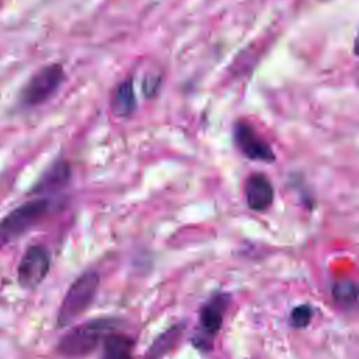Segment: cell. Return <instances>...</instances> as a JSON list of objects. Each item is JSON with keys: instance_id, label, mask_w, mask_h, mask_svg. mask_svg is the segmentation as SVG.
Listing matches in <instances>:
<instances>
[{"instance_id": "6da1fadb", "label": "cell", "mask_w": 359, "mask_h": 359, "mask_svg": "<svg viewBox=\"0 0 359 359\" xmlns=\"http://www.w3.org/2000/svg\"><path fill=\"white\" fill-rule=\"evenodd\" d=\"M118 321L111 317L93 318L69 330L57 344V352L69 358L86 356L97 349L104 339L114 332Z\"/></svg>"}, {"instance_id": "7a4b0ae2", "label": "cell", "mask_w": 359, "mask_h": 359, "mask_svg": "<svg viewBox=\"0 0 359 359\" xmlns=\"http://www.w3.org/2000/svg\"><path fill=\"white\" fill-rule=\"evenodd\" d=\"M100 286V275L95 271L83 272L67 289L57 310L56 325L65 328L80 317L94 302Z\"/></svg>"}, {"instance_id": "3957f363", "label": "cell", "mask_w": 359, "mask_h": 359, "mask_svg": "<svg viewBox=\"0 0 359 359\" xmlns=\"http://www.w3.org/2000/svg\"><path fill=\"white\" fill-rule=\"evenodd\" d=\"M49 210L50 202L45 198L31 199L10 210L0 220V248L28 233L45 219Z\"/></svg>"}, {"instance_id": "277c9868", "label": "cell", "mask_w": 359, "mask_h": 359, "mask_svg": "<svg viewBox=\"0 0 359 359\" xmlns=\"http://www.w3.org/2000/svg\"><path fill=\"white\" fill-rule=\"evenodd\" d=\"M65 80L63 66L50 63L36 70L24 84L20 93V104L22 107H38L48 101L62 86Z\"/></svg>"}, {"instance_id": "5b68a950", "label": "cell", "mask_w": 359, "mask_h": 359, "mask_svg": "<svg viewBox=\"0 0 359 359\" xmlns=\"http://www.w3.org/2000/svg\"><path fill=\"white\" fill-rule=\"evenodd\" d=\"M230 296L227 293L213 294L199 310V337L194 344L199 348H209L213 338L220 331Z\"/></svg>"}, {"instance_id": "8992f818", "label": "cell", "mask_w": 359, "mask_h": 359, "mask_svg": "<svg viewBox=\"0 0 359 359\" xmlns=\"http://www.w3.org/2000/svg\"><path fill=\"white\" fill-rule=\"evenodd\" d=\"M50 266V254L46 247L35 244L29 245L18 264V283L21 287L35 289L46 278Z\"/></svg>"}, {"instance_id": "52a82bcc", "label": "cell", "mask_w": 359, "mask_h": 359, "mask_svg": "<svg viewBox=\"0 0 359 359\" xmlns=\"http://www.w3.org/2000/svg\"><path fill=\"white\" fill-rule=\"evenodd\" d=\"M233 139L237 149L248 160L262 161L268 164L276 160L272 147L255 132L252 125H250L244 119H240L234 123Z\"/></svg>"}, {"instance_id": "ba28073f", "label": "cell", "mask_w": 359, "mask_h": 359, "mask_svg": "<svg viewBox=\"0 0 359 359\" xmlns=\"http://www.w3.org/2000/svg\"><path fill=\"white\" fill-rule=\"evenodd\" d=\"M244 195L250 209L262 212L273 202V187L269 178L262 172L251 174L244 184Z\"/></svg>"}, {"instance_id": "9c48e42d", "label": "cell", "mask_w": 359, "mask_h": 359, "mask_svg": "<svg viewBox=\"0 0 359 359\" xmlns=\"http://www.w3.org/2000/svg\"><path fill=\"white\" fill-rule=\"evenodd\" d=\"M136 108V97L133 90L132 79L121 81L112 93L111 97V111L115 116L128 118L133 114Z\"/></svg>"}, {"instance_id": "30bf717a", "label": "cell", "mask_w": 359, "mask_h": 359, "mask_svg": "<svg viewBox=\"0 0 359 359\" xmlns=\"http://www.w3.org/2000/svg\"><path fill=\"white\" fill-rule=\"evenodd\" d=\"M102 345L101 359H132L135 342L128 335L111 332Z\"/></svg>"}, {"instance_id": "8fae6325", "label": "cell", "mask_w": 359, "mask_h": 359, "mask_svg": "<svg viewBox=\"0 0 359 359\" xmlns=\"http://www.w3.org/2000/svg\"><path fill=\"white\" fill-rule=\"evenodd\" d=\"M70 177V170L66 163H56L53 164L41 178V181L34 188L35 192L49 191V189H57L59 187H63V184L67 182Z\"/></svg>"}, {"instance_id": "7c38bea8", "label": "cell", "mask_w": 359, "mask_h": 359, "mask_svg": "<svg viewBox=\"0 0 359 359\" xmlns=\"http://www.w3.org/2000/svg\"><path fill=\"white\" fill-rule=\"evenodd\" d=\"M334 299L342 304H351L356 300L358 296V287L355 283L349 280H339L334 285L332 289Z\"/></svg>"}, {"instance_id": "4fadbf2b", "label": "cell", "mask_w": 359, "mask_h": 359, "mask_svg": "<svg viewBox=\"0 0 359 359\" xmlns=\"http://www.w3.org/2000/svg\"><path fill=\"white\" fill-rule=\"evenodd\" d=\"M313 317V310L309 304H300L290 311L289 324L293 328H306Z\"/></svg>"}, {"instance_id": "5bb4252c", "label": "cell", "mask_w": 359, "mask_h": 359, "mask_svg": "<svg viewBox=\"0 0 359 359\" xmlns=\"http://www.w3.org/2000/svg\"><path fill=\"white\" fill-rule=\"evenodd\" d=\"M160 81H158V79H146L144 81H143V91H144V94L147 95V97H150V95H153L156 91H157V88H158V84Z\"/></svg>"}, {"instance_id": "9a60e30c", "label": "cell", "mask_w": 359, "mask_h": 359, "mask_svg": "<svg viewBox=\"0 0 359 359\" xmlns=\"http://www.w3.org/2000/svg\"><path fill=\"white\" fill-rule=\"evenodd\" d=\"M352 49H353V55L359 57V31H358V34H356V36H355L353 48H352Z\"/></svg>"}]
</instances>
